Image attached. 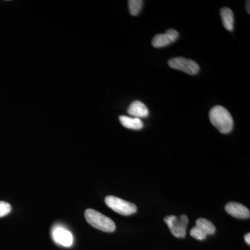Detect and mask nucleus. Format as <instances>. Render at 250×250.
<instances>
[{
    "label": "nucleus",
    "instance_id": "nucleus-1",
    "mask_svg": "<svg viewBox=\"0 0 250 250\" xmlns=\"http://www.w3.org/2000/svg\"><path fill=\"white\" fill-rule=\"evenodd\" d=\"M210 123L222 134H229L233 129V121L229 112L221 106H215L209 112Z\"/></svg>",
    "mask_w": 250,
    "mask_h": 250
},
{
    "label": "nucleus",
    "instance_id": "nucleus-2",
    "mask_svg": "<svg viewBox=\"0 0 250 250\" xmlns=\"http://www.w3.org/2000/svg\"><path fill=\"white\" fill-rule=\"evenodd\" d=\"M85 218L91 226L104 232H113L116 230V224L111 218L92 208L85 210Z\"/></svg>",
    "mask_w": 250,
    "mask_h": 250
},
{
    "label": "nucleus",
    "instance_id": "nucleus-3",
    "mask_svg": "<svg viewBox=\"0 0 250 250\" xmlns=\"http://www.w3.org/2000/svg\"><path fill=\"white\" fill-rule=\"evenodd\" d=\"M164 221L167 224L174 236L178 238H185L187 229L188 223V218L186 215L177 217L171 215L166 217Z\"/></svg>",
    "mask_w": 250,
    "mask_h": 250
},
{
    "label": "nucleus",
    "instance_id": "nucleus-4",
    "mask_svg": "<svg viewBox=\"0 0 250 250\" xmlns=\"http://www.w3.org/2000/svg\"><path fill=\"white\" fill-rule=\"evenodd\" d=\"M105 203L112 210L122 215H132L137 211V207L134 204L112 195L105 198Z\"/></svg>",
    "mask_w": 250,
    "mask_h": 250
},
{
    "label": "nucleus",
    "instance_id": "nucleus-5",
    "mask_svg": "<svg viewBox=\"0 0 250 250\" xmlns=\"http://www.w3.org/2000/svg\"><path fill=\"white\" fill-rule=\"evenodd\" d=\"M168 65L175 70H181L190 75H197L200 66L195 61L184 57H175L168 61Z\"/></svg>",
    "mask_w": 250,
    "mask_h": 250
},
{
    "label": "nucleus",
    "instance_id": "nucleus-6",
    "mask_svg": "<svg viewBox=\"0 0 250 250\" xmlns=\"http://www.w3.org/2000/svg\"><path fill=\"white\" fill-rule=\"evenodd\" d=\"M52 238L57 244L63 247H70L73 244V236L64 227L57 225L52 229Z\"/></svg>",
    "mask_w": 250,
    "mask_h": 250
},
{
    "label": "nucleus",
    "instance_id": "nucleus-7",
    "mask_svg": "<svg viewBox=\"0 0 250 250\" xmlns=\"http://www.w3.org/2000/svg\"><path fill=\"white\" fill-rule=\"evenodd\" d=\"M179 34L174 29H168L165 34H157L152 39V44L156 48L166 47L178 39Z\"/></svg>",
    "mask_w": 250,
    "mask_h": 250
},
{
    "label": "nucleus",
    "instance_id": "nucleus-8",
    "mask_svg": "<svg viewBox=\"0 0 250 250\" xmlns=\"http://www.w3.org/2000/svg\"><path fill=\"white\" fill-rule=\"evenodd\" d=\"M225 210L231 216L238 219L250 218V210L242 204L238 202H229L225 207Z\"/></svg>",
    "mask_w": 250,
    "mask_h": 250
},
{
    "label": "nucleus",
    "instance_id": "nucleus-9",
    "mask_svg": "<svg viewBox=\"0 0 250 250\" xmlns=\"http://www.w3.org/2000/svg\"><path fill=\"white\" fill-rule=\"evenodd\" d=\"M127 112L130 116H133L134 118H139V119L147 118L149 116V110L147 106L138 100L133 102L129 105Z\"/></svg>",
    "mask_w": 250,
    "mask_h": 250
},
{
    "label": "nucleus",
    "instance_id": "nucleus-10",
    "mask_svg": "<svg viewBox=\"0 0 250 250\" xmlns=\"http://www.w3.org/2000/svg\"><path fill=\"white\" fill-rule=\"evenodd\" d=\"M120 121L125 127L133 130H140L143 129L144 124L139 118L134 117H128L125 116H120Z\"/></svg>",
    "mask_w": 250,
    "mask_h": 250
},
{
    "label": "nucleus",
    "instance_id": "nucleus-11",
    "mask_svg": "<svg viewBox=\"0 0 250 250\" xmlns=\"http://www.w3.org/2000/svg\"><path fill=\"white\" fill-rule=\"evenodd\" d=\"M220 16L223 21L224 27L229 31H232L234 29V17H233V11L229 8H223L220 10Z\"/></svg>",
    "mask_w": 250,
    "mask_h": 250
},
{
    "label": "nucleus",
    "instance_id": "nucleus-12",
    "mask_svg": "<svg viewBox=\"0 0 250 250\" xmlns=\"http://www.w3.org/2000/svg\"><path fill=\"white\" fill-rule=\"evenodd\" d=\"M197 228L200 229L201 231L208 236V235L214 234L215 232V227L210 220L205 218H200L196 221Z\"/></svg>",
    "mask_w": 250,
    "mask_h": 250
},
{
    "label": "nucleus",
    "instance_id": "nucleus-13",
    "mask_svg": "<svg viewBox=\"0 0 250 250\" xmlns=\"http://www.w3.org/2000/svg\"><path fill=\"white\" fill-rule=\"evenodd\" d=\"M143 1L141 0H129L128 1L130 14L136 16L139 14L142 9Z\"/></svg>",
    "mask_w": 250,
    "mask_h": 250
},
{
    "label": "nucleus",
    "instance_id": "nucleus-14",
    "mask_svg": "<svg viewBox=\"0 0 250 250\" xmlns=\"http://www.w3.org/2000/svg\"><path fill=\"white\" fill-rule=\"evenodd\" d=\"M190 236L193 237L195 239L199 240V241H204L207 237V235L201 231L200 229L197 228L196 226L194 227L190 230Z\"/></svg>",
    "mask_w": 250,
    "mask_h": 250
},
{
    "label": "nucleus",
    "instance_id": "nucleus-15",
    "mask_svg": "<svg viewBox=\"0 0 250 250\" xmlns=\"http://www.w3.org/2000/svg\"><path fill=\"white\" fill-rule=\"evenodd\" d=\"M11 210V206L8 202L0 201V218L9 214Z\"/></svg>",
    "mask_w": 250,
    "mask_h": 250
},
{
    "label": "nucleus",
    "instance_id": "nucleus-16",
    "mask_svg": "<svg viewBox=\"0 0 250 250\" xmlns=\"http://www.w3.org/2000/svg\"><path fill=\"white\" fill-rule=\"evenodd\" d=\"M245 241H246V243H248V245H250V233H247L246 236H245Z\"/></svg>",
    "mask_w": 250,
    "mask_h": 250
},
{
    "label": "nucleus",
    "instance_id": "nucleus-17",
    "mask_svg": "<svg viewBox=\"0 0 250 250\" xmlns=\"http://www.w3.org/2000/svg\"><path fill=\"white\" fill-rule=\"evenodd\" d=\"M250 1H247V6H246V10H247V11H248V14H250Z\"/></svg>",
    "mask_w": 250,
    "mask_h": 250
}]
</instances>
